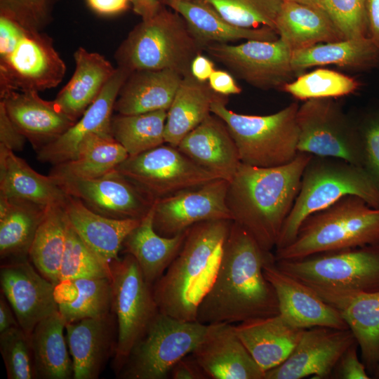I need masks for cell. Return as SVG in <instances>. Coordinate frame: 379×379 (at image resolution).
I'll use <instances>...</instances> for the list:
<instances>
[{"mask_svg": "<svg viewBox=\"0 0 379 379\" xmlns=\"http://www.w3.org/2000/svg\"><path fill=\"white\" fill-rule=\"evenodd\" d=\"M274 255L232 221L217 276L198 307L197 321L233 324L279 314L275 291L263 273Z\"/></svg>", "mask_w": 379, "mask_h": 379, "instance_id": "obj_1", "label": "cell"}, {"mask_svg": "<svg viewBox=\"0 0 379 379\" xmlns=\"http://www.w3.org/2000/svg\"><path fill=\"white\" fill-rule=\"evenodd\" d=\"M312 155L298 152L291 162L260 168L242 164L229 182L226 202L232 220L265 251L275 248Z\"/></svg>", "mask_w": 379, "mask_h": 379, "instance_id": "obj_2", "label": "cell"}, {"mask_svg": "<svg viewBox=\"0 0 379 379\" xmlns=\"http://www.w3.org/2000/svg\"><path fill=\"white\" fill-rule=\"evenodd\" d=\"M232 221H204L187 230L178 255L152 286L160 312L197 321L198 307L217 276Z\"/></svg>", "mask_w": 379, "mask_h": 379, "instance_id": "obj_3", "label": "cell"}, {"mask_svg": "<svg viewBox=\"0 0 379 379\" xmlns=\"http://www.w3.org/2000/svg\"><path fill=\"white\" fill-rule=\"evenodd\" d=\"M275 263L336 310L357 294L379 291V244Z\"/></svg>", "mask_w": 379, "mask_h": 379, "instance_id": "obj_4", "label": "cell"}, {"mask_svg": "<svg viewBox=\"0 0 379 379\" xmlns=\"http://www.w3.org/2000/svg\"><path fill=\"white\" fill-rule=\"evenodd\" d=\"M379 244V207L355 195L345 196L316 212L301 225L294 240L275 250V260Z\"/></svg>", "mask_w": 379, "mask_h": 379, "instance_id": "obj_5", "label": "cell"}, {"mask_svg": "<svg viewBox=\"0 0 379 379\" xmlns=\"http://www.w3.org/2000/svg\"><path fill=\"white\" fill-rule=\"evenodd\" d=\"M348 195L358 196L370 206L379 207V192L361 166L338 158L312 156L275 250L290 244L310 215Z\"/></svg>", "mask_w": 379, "mask_h": 379, "instance_id": "obj_6", "label": "cell"}, {"mask_svg": "<svg viewBox=\"0 0 379 379\" xmlns=\"http://www.w3.org/2000/svg\"><path fill=\"white\" fill-rule=\"evenodd\" d=\"M204 48L180 15L161 7L130 32L114 57L118 67L131 73L168 69L185 77Z\"/></svg>", "mask_w": 379, "mask_h": 379, "instance_id": "obj_7", "label": "cell"}, {"mask_svg": "<svg viewBox=\"0 0 379 379\" xmlns=\"http://www.w3.org/2000/svg\"><path fill=\"white\" fill-rule=\"evenodd\" d=\"M65 72L48 36L0 15V93L54 88Z\"/></svg>", "mask_w": 379, "mask_h": 379, "instance_id": "obj_8", "label": "cell"}, {"mask_svg": "<svg viewBox=\"0 0 379 379\" xmlns=\"http://www.w3.org/2000/svg\"><path fill=\"white\" fill-rule=\"evenodd\" d=\"M228 99L213 102L211 112L226 124L238 149L242 164L270 168L286 164L297 156L298 105L293 102L268 115L234 112L226 105Z\"/></svg>", "mask_w": 379, "mask_h": 379, "instance_id": "obj_9", "label": "cell"}, {"mask_svg": "<svg viewBox=\"0 0 379 379\" xmlns=\"http://www.w3.org/2000/svg\"><path fill=\"white\" fill-rule=\"evenodd\" d=\"M208 324L181 321L159 312L118 371L124 379H165L173 366L191 354Z\"/></svg>", "mask_w": 379, "mask_h": 379, "instance_id": "obj_10", "label": "cell"}, {"mask_svg": "<svg viewBox=\"0 0 379 379\" xmlns=\"http://www.w3.org/2000/svg\"><path fill=\"white\" fill-rule=\"evenodd\" d=\"M112 312L117 321L114 366L117 372L159 312L136 260L130 254L110 264Z\"/></svg>", "mask_w": 379, "mask_h": 379, "instance_id": "obj_11", "label": "cell"}, {"mask_svg": "<svg viewBox=\"0 0 379 379\" xmlns=\"http://www.w3.org/2000/svg\"><path fill=\"white\" fill-rule=\"evenodd\" d=\"M116 171L154 201L220 178L167 143L128 156Z\"/></svg>", "mask_w": 379, "mask_h": 379, "instance_id": "obj_12", "label": "cell"}, {"mask_svg": "<svg viewBox=\"0 0 379 379\" xmlns=\"http://www.w3.org/2000/svg\"><path fill=\"white\" fill-rule=\"evenodd\" d=\"M296 120L298 152L338 158L361 166L356 122L331 98L305 100L298 107Z\"/></svg>", "mask_w": 379, "mask_h": 379, "instance_id": "obj_13", "label": "cell"}, {"mask_svg": "<svg viewBox=\"0 0 379 379\" xmlns=\"http://www.w3.org/2000/svg\"><path fill=\"white\" fill-rule=\"evenodd\" d=\"M204 51L232 74L258 88H282L296 74L291 65L292 50L279 37L239 44L213 43Z\"/></svg>", "mask_w": 379, "mask_h": 379, "instance_id": "obj_14", "label": "cell"}, {"mask_svg": "<svg viewBox=\"0 0 379 379\" xmlns=\"http://www.w3.org/2000/svg\"><path fill=\"white\" fill-rule=\"evenodd\" d=\"M229 182L215 179L157 200L154 204L153 227L157 233L172 237L204 221L232 220L226 198Z\"/></svg>", "mask_w": 379, "mask_h": 379, "instance_id": "obj_15", "label": "cell"}, {"mask_svg": "<svg viewBox=\"0 0 379 379\" xmlns=\"http://www.w3.org/2000/svg\"><path fill=\"white\" fill-rule=\"evenodd\" d=\"M53 178L67 194L107 218L142 219L155 202L116 170L97 178Z\"/></svg>", "mask_w": 379, "mask_h": 379, "instance_id": "obj_16", "label": "cell"}, {"mask_svg": "<svg viewBox=\"0 0 379 379\" xmlns=\"http://www.w3.org/2000/svg\"><path fill=\"white\" fill-rule=\"evenodd\" d=\"M355 342L350 328L317 326L305 329L288 357L266 371L265 379L331 378L342 354Z\"/></svg>", "mask_w": 379, "mask_h": 379, "instance_id": "obj_17", "label": "cell"}, {"mask_svg": "<svg viewBox=\"0 0 379 379\" xmlns=\"http://www.w3.org/2000/svg\"><path fill=\"white\" fill-rule=\"evenodd\" d=\"M0 284L20 327L29 336L38 323L58 312L55 285L27 258L2 264Z\"/></svg>", "mask_w": 379, "mask_h": 379, "instance_id": "obj_18", "label": "cell"}, {"mask_svg": "<svg viewBox=\"0 0 379 379\" xmlns=\"http://www.w3.org/2000/svg\"><path fill=\"white\" fill-rule=\"evenodd\" d=\"M263 273L275 291L279 314L291 324L302 329L349 328L339 311L310 287L279 270L274 255L265 263Z\"/></svg>", "mask_w": 379, "mask_h": 379, "instance_id": "obj_19", "label": "cell"}, {"mask_svg": "<svg viewBox=\"0 0 379 379\" xmlns=\"http://www.w3.org/2000/svg\"><path fill=\"white\" fill-rule=\"evenodd\" d=\"M117 67L95 101L64 133L37 151V159L53 166L74 159L81 142L90 135H111V120L119 91L130 75Z\"/></svg>", "mask_w": 379, "mask_h": 379, "instance_id": "obj_20", "label": "cell"}, {"mask_svg": "<svg viewBox=\"0 0 379 379\" xmlns=\"http://www.w3.org/2000/svg\"><path fill=\"white\" fill-rule=\"evenodd\" d=\"M191 354L208 378L265 379V372L237 336L233 324H208L204 338Z\"/></svg>", "mask_w": 379, "mask_h": 379, "instance_id": "obj_21", "label": "cell"}, {"mask_svg": "<svg viewBox=\"0 0 379 379\" xmlns=\"http://www.w3.org/2000/svg\"><path fill=\"white\" fill-rule=\"evenodd\" d=\"M74 379H96L117 342V321L111 312L65 324Z\"/></svg>", "mask_w": 379, "mask_h": 379, "instance_id": "obj_22", "label": "cell"}, {"mask_svg": "<svg viewBox=\"0 0 379 379\" xmlns=\"http://www.w3.org/2000/svg\"><path fill=\"white\" fill-rule=\"evenodd\" d=\"M0 97L10 119L36 152L75 123L53 100H43L38 92L10 91L1 93Z\"/></svg>", "mask_w": 379, "mask_h": 379, "instance_id": "obj_23", "label": "cell"}, {"mask_svg": "<svg viewBox=\"0 0 379 379\" xmlns=\"http://www.w3.org/2000/svg\"><path fill=\"white\" fill-rule=\"evenodd\" d=\"M177 147L199 166L228 182L241 164L226 124L213 113L185 135Z\"/></svg>", "mask_w": 379, "mask_h": 379, "instance_id": "obj_24", "label": "cell"}, {"mask_svg": "<svg viewBox=\"0 0 379 379\" xmlns=\"http://www.w3.org/2000/svg\"><path fill=\"white\" fill-rule=\"evenodd\" d=\"M233 327L265 373L288 357L305 331L291 324L279 314L246 320Z\"/></svg>", "mask_w": 379, "mask_h": 379, "instance_id": "obj_25", "label": "cell"}, {"mask_svg": "<svg viewBox=\"0 0 379 379\" xmlns=\"http://www.w3.org/2000/svg\"><path fill=\"white\" fill-rule=\"evenodd\" d=\"M67 220L85 244L107 265L119 258L128 234L141 219H115L100 215L78 199L67 195L64 204Z\"/></svg>", "mask_w": 379, "mask_h": 379, "instance_id": "obj_26", "label": "cell"}, {"mask_svg": "<svg viewBox=\"0 0 379 379\" xmlns=\"http://www.w3.org/2000/svg\"><path fill=\"white\" fill-rule=\"evenodd\" d=\"M74 58V72L53 102L76 122L98 98L117 68L100 54L81 47L75 51Z\"/></svg>", "mask_w": 379, "mask_h": 379, "instance_id": "obj_27", "label": "cell"}, {"mask_svg": "<svg viewBox=\"0 0 379 379\" xmlns=\"http://www.w3.org/2000/svg\"><path fill=\"white\" fill-rule=\"evenodd\" d=\"M183 77L168 69L133 72L119 91L114 110L121 114L168 110Z\"/></svg>", "mask_w": 379, "mask_h": 379, "instance_id": "obj_28", "label": "cell"}, {"mask_svg": "<svg viewBox=\"0 0 379 379\" xmlns=\"http://www.w3.org/2000/svg\"><path fill=\"white\" fill-rule=\"evenodd\" d=\"M186 22L190 30L205 47L213 43L245 39L274 41L277 32L269 27L244 28L225 20L210 5L199 0H162Z\"/></svg>", "mask_w": 379, "mask_h": 379, "instance_id": "obj_29", "label": "cell"}, {"mask_svg": "<svg viewBox=\"0 0 379 379\" xmlns=\"http://www.w3.org/2000/svg\"><path fill=\"white\" fill-rule=\"evenodd\" d=\"M0 194L43 206L63 204L68 195L55 178L37 173L3 145H0Z\"/></svg>", "mask_w": 379, "mask_h": 379, "instance_id": "obj_30", "label": "cell"}, {"mask_svg": "<svg viewBox=\"0 0 379 379\" xmlns=\"http://www.w3.org/2000/svg\"><path fill=\"white\" fill-rule=\"evenodd\" d=\"M154 206L125 239L124 253L137 261L145 281L153 286L180 251L187 230L172 237L159 235L153 227Z\"/></svg>", "mask_w": 379, "mask_h": 379, "instance_id": "obj_31", "label": "cell"}, {"mask_svg": "<svg viewBox=\"0 0 379 379\" xmlns=\"http://www.w3.org/2000/svg\"><path fill=\"white\" fill-rule=\"evenodd\" d=\"M276 32L292 51L345 39L326 11L288 0L283 1Z\"/></svg>", "mask_w": 379, "mask_h": 379, "instance_id": "obj_32", "label": "cell"}, {"mask_svg": "<svg viewBox=\"0 0 379 379\" xmlns=\"http://www.w3.org/2000/svg\"><path fill=\"white\" fill-rule=\"evenodd\" d=\"M225 98L227 96L214 92L208 82L198 81L191 73L183 77L167 112L165 142L178 147L211 113L213 102Z\"/></svg>", "mask_w": 379, "mask_h": 379, "instance_id": "obj_33", "label": "cell"}, {"mask_svg": "<svg viewBox=\"0 0 379 379\" xmlns=\"http://www.w3.org/2000/svg\"><path fill=\"white\" fill-rule=\"evenodd\" d=\"M379 64V51L369 36L348 38L292 51L291 65L297 74L315 66L334 65L367 70Z\"/></svg>", "mask_w": 379, "mask_h": 379, "instance_id": "obj_34", "label": "cell"}, {"mask_svg": "<svg viewBox=\"0 0 379 379\" xmlns=\"http://www.w3.org/2000/svg\"><path fill=\"white\" fill-rule=\"evenodd\" d=\"M47 206L0 194V257L6 262L28 257Z\"/></svg>", "mask_w": 379, "mask_h": 379, "instance_id": "obj_35", "label": "cell"}, {"mask_svg": "<svg viewBox=\"0 0 379 379\" xmlns=\"http://www.w3.org/2000/svg\"><path fill=\"white\" fill-rule=\"evenodd\" d=\"M65 324L58 312L38 323L32 332L36 378H73L72 359L64 335Z\"/></svg>", "mask_w": 379, "mask_h": 379, "instance_id": "obj_36", "label": "cell"}, {"mask_svg": "<svg viewBox=\"0 0 379 379\" xmlns=\"http://www.w3.org/2000/svg\"><path fill=\"white\" fill-rule=\"evenodd\" d=\"M58 312L65 324L112 312L109 278H83L60 281L55 286Z\"/></svg>", "mask_w": 379, "mask_h": 379, "instance_id": "obj_37", "label": "cell"}, {"mask_svg": "<svg viewBox=\"0 0 379 379\" xmlns=\"http://www.w3.org/2000/svg\"><path fill=\"white\" fill-rule=\"evenodd\" d=\"M125 148L111 135L92 134L80 145L76 157L53 166V178L91 179L105 175L128 157Z\"/></svg>", "mask_w": 379, "mask_h": 379, "instance_id": "obj_38", "label": "cell"}, {"mask_svg": "<svg viewBox=\"0 0 379 379\" xmlns=\"http://www.w3.org/2000/svg\"><path fill=\"white\" fill-rule=\"evenodd\" d=\"M63 204L48 206L28 257L35 268L57 285L67 238V218Z\"/></svg>", "mask_w": 379, "mask_h": 379, "instance_id": "obj_39", "label": "cell"}, {"mask_svg": "<svg viewBox=\"0 0 379 379\" xmlns=\"http://www.w3.org/2000/svg\"><path fill=\"white\" fill-rule=\"evenodd\" d=\"M337 310L352 332L361 361L373 376L379 361V291L351 297Z\"/></svg>", "mask_w": 379, "mask_h": 379, "instance_id": "obj_40", "label": "cell"}, {"mask_svg": "<svg viewBox=\"0 0 379 379\" xmlns=\"http://www.w3.org/2000/svg\"><path fill=\"white\" fill-rule=\"evenodd\" d=\"M168 110L136 114L112 115L111 133L127 151L135 156L165 142L164 132Z\"/></svg>", "mask_w": 379, "mask_h": 379, "instance_id": "obj_41", "label": "cell"}, {"mask_svg": "<svg viewBox=\"0 0 379 379\" xmlns=\"http://www.w3.org/2000/svg\"><path fill=\"white\" fill-rule=\"evenodd\" d=\"M359 86L358 81L351 77L320 68L300 75L281 88L295 98L305 101L349 95Z\"/></svg>", "mask_w": 379, "mask_h": 379, "instance_id": "obj_42", "label": "cell"}, {"mask_svg": "<svg viewBox=\"0 0 379 379\" xmlns=\"http://www.w3.org/2000/svg\"><path fill=\"white\" fill-rule=\"evenodd\" d=\"M210 5L225 20L244 28L269 27L276 31L284 0H199Z\"/></svg>", "mask_w": 379, "mask_h": 379, "instance_id": "obj_43", "label": "cell"}, {"mask_svg": "<svg viewBox=\"0 0 379 379\" xmlns=\"http://www.w3.org/2000/svg\"><path fill=\"white\" fill-rule=\"evenodd\" d=\"M110 277V266L105 263L85 244L68 221L65 248L59 274L60 281L83 278Z\"/></svg>", "mask_w": 379, "mask_h": 379, "instance_id": "obj_44", "label": "cell"}, {"mask_svg": "<svg viewBox=\"0 0 379 379\" xmlns=\"http://www.w3.org/2000/svg\"><path fill=\"white\" fill-rule=\"evenodd\" d=\"M0 352L8 379H34L30 336L20 326L0 333Z\"/></svg>", "mask_w": 379, "mask_h": 379, "instance_id": "obj_45", "label": "cell"}, {"mask_svg": "<svg viewBox=\"0 0 379 379\" xmlns=\"http://www.w3.org/2000/svg\"><path fill=\"white\" fill-rule=\"evenodd\" d=\"M361 167L379 192V107L366 112L356 122Z\"/></svg>", "mask_w": 379, "mask_h": 379, "instance_id": "obj_46", "label": "cell"}, {"mask_svg": "<svg viewBox=\"0 0 379 379\" xmlns=\"http://www.w3.org/2000/svg\"><path fill=\"white\" fill-rule=\"evenodd\" d=\"M325 10L345 39L369 36L366 0H323Z\"/></svg>", "mask_w": 379, "mask_h": 379, "instance_id": "obj_47", "label": "cell"}, {"mask_svg": "<svg viewBox=\"0 0 379 379\" xmlns=\"http://www.w3.org/2000/svg\"><path fill=\"white\" fill-rule=\"evenodd\" d=\"M55 0H0V15L11 18L34 30L45 27L51 20Z\"/></svg>", "mask_w": 379, "mask_h": 379, "instance_id": "obj_48", "label": "cell"}, {"mask_svg": "<svg viewBox=\"0 0 379 379\" xmlns=\"http://www.w3.org/2000/svg\"><path fill=\"white\" fill-rule=\"evenodd\" d=\"M358 344L355 342L349 347L338 360L331 376L340 379L371 378L367 369L358 357Z\"/></svg>", "mask_w": 379, "mask_h": 379, "instance_id": "obj_49", "label": "cell"}, {"mask_svg": "<svg viewBox=\"0 0 379 379\" xmlns=\"http://www.w3.org/2000/svg\"><path fill=\"white\" fill-rule=\"evenodd\" d=\"M26 140V138L13 124L0 102V145L15 152L22 150Z\"/></svg>", "mask_w": 379, "mask_h": 379, "instance_id": "obj_50", "label": "cell"}, {"mask_svg": "<svg viewBox=\"0 0 379 379\" xmlns=\"http://www.w3.org/2000/svg\"><path fill=\"white\" fill-rule=\"evenodd\" d=\"M169 376L173 379H208L192 354L179 360L171 368Z\"/></svg>", "mask_w": 379, "mask_h": 379, "instance_id": "obj_51", "label": "cell"}, {"mask_svg": "<svg viewBox=\"0 0 379 379\" xmlns=\"http://www.w3.org/2000/svg\"><path fill=\"white\" fill-rule=\"evenodd\" d=\"M208 84L215 93L228 96L241 92V88L235 81L232 74L222 69H215L210 76Z\"/></svg>", "mask_w": 379, "mask_h": 379, "instance_id": "obj_52", "label": "cell"}, {"mask_svg": "<svg viewBox=\"0 0 379 379\" xmlns=\"http://www.w3.org/2000/svg\"><path fill=\"white\" fill-rule=\"evenodd\" d=\"M368 36L379 51V0H366Z\"/></svg>", "mask_w": 379, "mask_h": 379, "instance_id": "obj_53", "label": "cell"}, {"mask_svg": "<svg viewBox=\"0 0 379 379\" xmlns=\"http://www.w3.org/2000/svg\"><path fill=\"white\" fill-rule=\"evenodd\" d=\"M215 69L213 61L201 53L195 56L190 67L192 76L201 82H208Z\"/></svg>", "mask_w": 379, "mask_h": 379, "instance_id": "obj_54", "label": "cell"}, {"mask_svg": "<svg viewBox=\"0 0 379 379\" xmlns=\"http://www.w3.org/2000/svg\"><path fill=\"white\" fill-rule=\"evenodd\" d=\"M87 2L98 13L113 15L126 10L131 0H87Z\"/></svg>", "mask_w": 379, "mask_h": 379, "instance_id": "obj_55", "label": "cell"}, {"mask_svg": "<svg viewBox=\"0 0 379 379\" xmlns=\"http://www.w3.org/2000/svg\"><path fill=\"white\" fill-rule=\"evenodd\" d=\"M15 314L6 300V297L1 293L0 296V333L11 328L18 327Z\"/></svg>", "mask_w": 379, "mask_h": 379, "instance_id": "obj_56", "label": "cell"}, {"mask_svg": "<svg viewBox=\"0 0 379 379\" xmlns=\"http://www.w3.org/2000/svg\"><path fill=\"white\" fill-rule=\"evenodd\" d=\"M134 12L142 19L152 17L161 8L160 0H131Z\"/></svg>", "mask_w": 379, "mask_h": 379, "instance_id": "obj_57", "label": "cell"}, {"mask_svg": "<svg viewBox=\"0 0 379 379\" xmlns=\"http://www.w3.org/2000/svg\"><path fill=\"white\" fill-rule=\"evenodd\" d=\"M326 11L323 0H288Z\"/></svg>", "mask_w": 379, "mask_h": 379, "instance_id": "obj_58", "label": "cell"}, {"mask_svg": "<svg viewBox=\"0 0 379 379\" xmlns=\"http://www.w3.org/2000/svg\"><path fill=\"white\" fill-rule=\"evenodd\" d=\"M373 376L374 378L379 379V361Z\"/></svg>", "mask_w": 379, "mask_h": 379, "instance_id": "obj_59", "label": "cell"}]
</instances>
